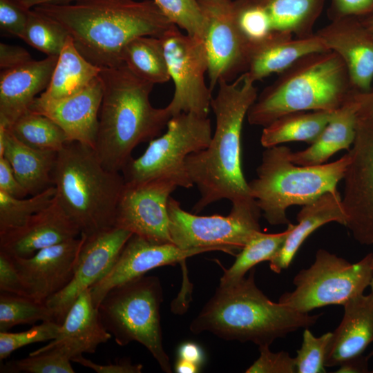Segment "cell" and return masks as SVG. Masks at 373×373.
Segmentation results:
<instances>
[{
	"label": "cell",
	"instance_id": "obj_54",
	"mask_svg": "<svg viewBox=\"0 0 373 373\" xmlns=\"http://www.w3.org/2000/svg\"><path fill=\"white\" fill-rule=\"evenodd\" d=\"M200 367L193 363L178 358L175 364V370L178 373H196L199 372Z\"/></svg>",
	"mask_w": 373,
	"mask_h": 373
},
{
	"label": "cell",
	"instance_id": "obj_27",
	"mask_svg": "<svg viewBox=\"0 0 373 373\" xmlns=\"http://www.w3.org/2000/svg\"><path fill=\"white\" fill-rule=\"evenodd\" d=\"M57 152L32 148L0 125V157L10 164L18 181L34 195L53 186L52 173Z\"/></svg>",
	"mask_w": 373,
	"mask_h": 373
},
{
	"label": "cell",
	"instance_id": "obj_53",
	"mask_svg": "<svg viewBox=\"0 0 373 373\" xmlns=\"http://www.w3.org/2000/svg\"><path fill=\"white\" fill-rule=\"evenodd\" d=\"M20 5L27 9L42 4L65 5L74 3L79 0H16Z\"/></svg>",
	"mask_w": 373,
	"mask_h": 373
},
{
	"label": "cell",
	"instance_id": "obj_28",
	"mask_svg": "<svg viewBox=\"0 0 373 373\" xmlns=\"http://www.w3.org/2000/svg\"><path fill=\"white\" fill-rule=\"evenodd\" d=\"M357 111L358 104L352 95L334 112L322 133L308 148L290 153L291 162L301 166L320 165L336 152L349 149L356 137Z\"/></svg>",
	"mask_w": 373,
	"mask_h": 373
},
{
	"label": "cell",
	"instance_id": "obj_58",
	"mask_svg": "<svg viewBox=\"0 0 373 373\" xmlns=\"http://www.w3.org/2000/svg\"><path fill=\"white\" fill-rule=\"evenodd\" d=\"M371 373H373V370L372 371H370Z\"/></svg>",
	"mask_w": 373,
	"mask_h": 373
},
{
	"label": "cell",
	"instance_id": "obj_50",
	"mask_svg": "<svg viewBox=\"0 0 373 373\" xmlns=\"http://www.w3.org/2000/svg\"><path fill=\"white\" fill-rule=\"evenodd\" d=\"M178 358L200 366L204 361L202 349L193 342H184L178 350Z\"/></svg>",
	"mask_w": 373,
	"mask_h": 373
},
{
	"label": "cell",
	"instance_id": "obj_55",
	"mask_svg": "<svg viewBox=\"0 0 373 373\" xmlns=\"http://www.w3.org/2000/svg\"><path fill=\"white\" fill-rule=\"evenodd\" d=\"M370 34L373 37V13L363 18H359Z\"/></svg>",
	"mask_w": 373,
	"mask_h": 373
},
{
	"label": "cell",
	"instance_id": "obj_34",
	"mask_svg": "<svg viewBox=\"0 0 373 373\" xmlns=\"http://www.w3.org/2000/svg\"><path fill=\"white\" fill-rule=\"evenodd\" d=\"M8 128L18 140L37 149L58 152L68 142L64 131L57 124L30 111Z\"/></svg>",
	"mask_w": 373,
	"mask_h": 373
},
{
	"label": "cell",
	"instance_id": "obj_32",
	"mask_svg": "<svg viewBox=\"0 0 373 373\" xmlns=\"http://www.w3.org/2000/svg\"><path fill=\"white\" fill-rule=\"evenodd\" d=\"M122 62L137 76L153 84L170 80L160 37L140 36L124 47Z\"/></svg>",
	"mask_w": 373,
	"mask_h": 373
},
{
	"label": "cell",
	"instance_id": "obj_21",
	"mask_svg": "<svg viewBox=\"0 0 373 373\" xmlns=\"http://www.w3.org/2000/svg\"><path fill=\"white\" fill-rule=\"evenodd\" d=\"M80 235L77 226L54 197L48 207L23 225L0 233V251L11 257L28 258L41 249Z\"/></svg>",
	"mask_w": 373,
	"mask_h": 373
},
{
	"label": "cell",
	"instance_id": "obj_1",
	"mask_svg": "<svg viewBox=\"0 0 373 373\" xmlns=\"http://www.w3.org/2000/svg\"><path fill=\"white\" fill-rule=\"evenodd\" d=\"M211 102L216 128L209 146L189 155L186 167L200 198L193 210L202 211L227 199L231 203L253 198L242 169L241 135L248 111L258 96L255 82L245 72L234 80H221Z\"/></svg>",
	"mask_w": 373,
	"mask_h": 373
},
{
	"label": "cell",
	"instance_id": "obj_44",
	"mask_svg": "<svg viewBox=\"0 0 373 373\" xmlns=\"http://www.w3.org/2000/svg\"><path fill=\"white\" fill-rule=\"evenodd\" d=\"M16 0H0V28L8 34L21 38L29 11Z\"/></svg>",
	"mask_w": 373,
	"mask_h": 373
},
{
	"label": "cell",
	"instance_id": "obj_35",
	"mask_svg": "<svg viewBox=\"0 0 373 373\" xmlns=\"http://www.w3.org/2000/svg\"><path fill=\"white\" fill-rule=\"evenodd\" d=\"M39 321H55L46 303L27 296L1 292L0 332H8L17 325L33 324Z\"/></svg>",
	"mask_w": 373,
	"mask_h": 373
},
{
	"label": "cell",
	"instance_id": "obj_33",
	"mask_svg": "<svg viewBox=\"0 0 373 373\" xmlns=\"http://www.w3.org/2000/svg\"><path fill=\"white\" fill-rule=\"evenodd\" d=\"M291 224L283 232L265 233L262 231L254 236L240 250L232 265L224 271L220 286L235 283L244 277L257 264L270 261L278 252L291 228Z\"/></svg>",
	"mask_w": 373,
	"mask_h": 373
},
{
	"label": "cell",
	"instance_id": "obj_2",
	"mask_svg": "<svg viewBox=\"0 0 373 373\" xmlns=\"http://www.w3.org/2000/svg\"><path fill=\"white\" fill-rule=\"evenodd\" d=\"M32 9L60 24L80 54L100 68L123 64L122 51L133 39L160 37L173 25L153 0H79Z\"/></svg>",
	"mask_w": 373,
	"mask_h": 373
},
{
	"label": "cell",
	"instance_id": "obj_42",
	"mask_svg": "<svg viewBox=\"0 0 373 373\" xmlns=\"http://www.w3.org/2000/svg\"><path fill=\"white\" fill-rule=\"evenodd\" d=\"M61 325L55 321H48L21 332H0V361L7 358L14 351L23 346L55 339Z\"/></svg>",
	"mask_w": 373,
	"mask_h": 373
},
{
	"label": "cell",
	"instance_id": "obj_56",
	"mask_svg": "<svg viewBox=\"0 0 373 373\" xmlns=\"http://www.w3.org/2000/svg\"><path fill=\"white\" fill-rule=\"evenodd\" d=\"M372 267L373 269V253H372ZM370 287L371 288V291H373V277L372 278V280H371V283H370Z\"/></svg>",
	"mask_w": 373,
	"mask_h": 373
},
{
	"label": "cell",
	"instance_id": "obj_37",
	"mask_svg": "<svg viewBox=\"0 0 373 373\" xmlns=\"http://www.w3.org/2000/svg\"><path fill=\"white\" fill-rule=\"evenodd\" d=\"M68 36L57 22L30 9L21 39L47 56H59Z\"/></svg>",
	"mask_w": 373,
	"mask_h": 373
},
{
	"label": "cell",
	"instance_id": "obj_13",
	"mask_svg": "<svg viewBox=\"0 0 373 373\" xmlns=\"http://www.w3.org/2000/svg\"><path fill=\"white\" fill-rule=\"evenodd\" d=\"M342 203L345 227L361 245H373V116L358 117L349 151Z\"/></svg>",
	"mask_w": 373,
	"mask_h": 373
},
{
	"label": "cell",
	"instance_id": "obj_31",
	"mask_svg": "<svg viewBox=\"0 0 373 373\" xmlns=\"http://www.w3.org/2000/svg\"><path fill=\"white\" fill-rule=\"evenodd\" d=\"M267 14L274 32L303 38L314 35V26L325 0H254Z\"/></svg>",
	"mask_w": 373,
	"mask_h": 373
},
{
	"label": "cell",
	"instance_id": "obj_19",
	"mask_svg": "<svg viewBox=\"0 0 373 373\" xmlns=\"http://www.w3.org/2000/svg\"><path fill=\"white\" fill-rule=\"evenodd\" d=\"M102 96L98 75L86 88L72 96L50 101L37 97L29 111L52 120L64 131L68 142H80L94 149Z\"/></svg>",
	"mask_w": 373,
	"mask_h": 373
},
{
	"label": "cell",
	"instance_id": "obj_17",
	"mask_svg": "<svg viewBox=\"0 0 373 373\" xmlns=\"http://www.w3.org/2000/svg\"><path fill=\"white\" fill-rule=\"evenodd\" d=\"M221 251L217 247L182 249L173 243L159 244L133 234L107 274L89 288L96 307L107 292L119 285L162 266L182 262L202 253Z\"/></svg>",
	"mask_w": 373,
	"mask_h": 373
},
{
	"label": "cell",
	"instance_id": "obj_38",
	"mask_svg": "<svg viewBox=\"0 0 373 373\" xmlns=\"http://www.w3.org/2000/svg\"><path fill=\"white\" fill-rule=\"evenodd\" d=\"M238 28L249 47L266 39L273 30L265 10L254 0H233Z\"/></svg>",
	"mask_w": 373,
	"mask_h": 373
},
{
	"label": "cell",
	"instance_id": "obj_40",
	"mask_svg": "<svg viewBox=\"0 0 373 373\" xmlns=\"http://www.w3.org/2000/svg\"><path fill=\"white\" fill-rule=\"evenodd\" d=\"M153 1L171 23L202 39L204 18L198 0Z\"/></svg>",
	"mask_w": 373,
	"mask_h": 373
},
{
	"label": "cell",
	"instance_id": "obj_57",
	"mask_svg": "<svg viewBox=\"0 0 373 373\" xmlns=\"http://www.w3.org/2000/svg\"><path fill=\"white\" fill-rule=\"evenodd\" d=\"M369 358L372 356H373V350L370 352V353L367 356Z\"/></svg>",
	"mask_w": 373,
	"mask_h": 373
},
{
	"label": "cell",
	"instance_id": "obj_3",
	"mask_svg": "<svg viewBox=\"0 0 373 373\" xmlns=\"http://www.w3.org/2000/svg\"><path fill=\"white\" fill-rule=\"evenodd\" d=\"M99 77L103 96L94 149L104 168L121 173L133 149L158 137L171 115L166 106L151 104L155 84L137 76L124 63L102 68Z\"/></svg>",
	"mask_w": 373,
	"mask_h": 373
},
{
	"label": "cell",
	"instance_id": "obj_25",
	"mask_svg": "<svg viewBox=\"0 0 373 373\" xmlns=\"http://www.w3.org/2000/svg\"><path fill=\"white\" fill-rule=\"evenodd\" d=\"M329 50L316 34L299 38L284 32H273L249 47L247 73L256 82L272 73H280L300 57Z\"/></svg>",
	"mask_w": 373,
	"mask_h": 373
},
{
	"label": "cell",
	"instance_id": "obj_9",
	"mask_svg": "<svg viewBox=\"0 0 373 373\" xmlns=\"http://www.w3.org/2000/svg\"><path fill=\"white\" fill-rule=\"evenodd\" d=\"M211 120L194 113L172 116L166 132L149 142L144 153L128 161L122 171L124 182L137 184L164 178L178 187L193 185L186 167V157L206 149L212 137Z\"/></svg>",
	"mask_w": 373,
	"mask_h": 373
},
{
	"label": "cell",
	"instance_id": "obj_29",
	"mask_svg": "<svg viewBox=\"0 0 373 373\" xmlns=\"http://www.w3.org/2000/svg\"><path fill=\"white\" fill-rule=\"evenodd\" d=\"M101 69L80 54L68 36L58 56L48 86L37 97L50 101L75 95L96 79Z\"/></svg>",
	"mask_w": 373,
	"mask_h": 373
},
{
	"label": "cell",
	"instance_id": "obj_26",
	"mask_svg": "<svg viewBox=\"0 0 373 373\" xmlns=\"http://www.w3.org/2000/svg\"><path fill=\"white\" fill-rule=\"evenodd\" d=\"M298 224H291L290 231L269 267L279 274L288 268L305 240L317 229L335 222L345 225L346 215L339 193H326L302 206L296 217Z\"/></svg>",
	"mask_w": 373,
	"mask_h": 373
},
{
	"label": "cell",
	"instance_id": "obj_7",
	"mask_svg": "<svg viewBox=\"0 0 373 373\" xmlns=\"http://www.w3.org/2000/svg\"><path fill=\"white\" fill-rule=\"evenodd\" d=\"M291 152L285 146L265 148L257 177L248 182L251 196L271 225L290 224L286 213L290 206H303L326 193H338L337 185L350 162L347 153L333 162L301 166L291 162Z\"/></svg>",
	"mask_w": 373,
	"mask_h": 373
},
{
	"label": "cell",
	"instance_id": "obj_43",
	"mask_svg": "<svg viewBox=\"0 0 373 373\" xmlns=\"http://www.w3.org/2000/svg\"><path fill=\"white\" fill-rule=\"evenodd\" d=\"M259 357L246 370L247 373H296L294 358L285 351L273 352L269 345L259 346Z\"/></svg>",
	"mask_w": 373,
	"mask_h": 373
},
{
	"label": "cell",
	"instance_id": "obj_46",
	"mask_svg": "<svg viewBox=\"0 0 373 373\" xmlns=\"http://www.w3.org/2000/svg\"><path fill=\"white\" fill-rule=\"evenodd\" d=\"M330 20L341 17L363 18L373 13V0H330Z\"/></svg>",
	"mask_w": 373,
	"mask_h": 373
},
{
	"label": "cell",
	"instance_id": "obj_22",
	"mask_svg": "<svg viewBox=\"0 0 373 373\" xmlns=\"http://www.w3.org/2000/svg\"><path fill=\"white\" fill-rule=\"evenodd\" d=\"M57 59L47 56L1 71L0 125L8 128L29 111L37 95L48 86Z\"/></svg>",
	"mask_w": 373,
	"mask_h": 373
},
{
	"label": "cell",
	"instance_id": "obj_47",
	"mask_svg": "<svg viewBox=\"0 0 373 373\" xmlns=\"http://www.w3.org/2000/svg\"><path fill=\"white\" fill-rule=\"evenodd\" d=\"M81 365L90 368L97 373H140L143 366L141 364H133L129 360H121L114 363L97 364L83 356L82 354L71 358Z\"/></svg>",
	"mask_w": 373,
	"mask_h": 373
},
{
	"label": "cell",
	"instance_id": "obj_41",
	"mask_svg": "<svg viewBox=\"0 0 373 373\" xmlns=\"http://www.w3.org/2000/svg\"><path fill=\"white\" fill-rule=\"evenodd\" d=\"M332 332L315 336L308 327L303 333L302 344L294 357L296 373H325V359Z\"/></svg>",
	"mask_w": 373,
	"mask_h": 373
},
{
	"label": "cell",
	"instance_id": "obj_5",
	"mask_svg": "<svg viewBox=\"0 0 373 373\" xmlns=\"http://www.w3.org/2000/svg\"><path fill=\"white\" fill-rule=\"evenodd\" d=\"M278 74L249 108L251 125L265 127L296 111H335L356 92L344 62L332 50L306 55Z\"/></svg>",
	"mask_w": 373,
	"mask_h": 373
},
{
	"label": "cell",
	"instance_id": "obj_4",
	"mask_svg": "<svg viewBox=\"0 0 373 373\" xmlns=\"http://www.w3.org/2000/svg\"><path fill=\"white\" fill-rule=\"evenodd\" d=\"M321 314L310 315L274 303L258 289L255 269L248 277L218 287L190 325L194 334L212 333L228 341L269 345L277 338L314 325Z\"/></svg>",
	"mask_w": 373,
	"mask_h": 373
},
{
	"label": "cell",
	"instance_id": "obj_23",
	"mask_svg": "<svg viewBox=\"0 0 373 373\" xmlns=\"http://www.w3.org/2000/svg\"><path fill=\"white\" fill-rule=\"evenodd\" d=\"M111 334L102 325L89 289L83 291L68 312L57 336L30 354L58 348L71 358L84 353H94L108 341Z\"/></svg>",
	"mask_w": 373,
	"mask_h": 373
},
{
	"label": "cell",
	"instance_id": "obj_8",
	"mask_svg": "<svg viewBox=\"0 0 373 373\" xmlns=\"http://www.w3.org/2000/svg\"><path fill=\"white\" fill-rule=\"evenodd\" d=\"M162 300L159 278L143 275L109 290L97 308L102 325L117 344L140 343L162 371L171 373L169 358L162 345L160 312Z\"/></svg>",
	"mask_w": 373,
	"mask_h": 373
},
{
	"label": "cell",
	"instance_id": "obj_14",
	"mask_svg": "<svg viewBox=\"0 0 373 373\" xmlns=\"http://www.w3.org/2000/svg\"><path fill=\"white\" fill-rule=\"evenodd\" d=\"M204 18L202 41L209 88L231 82L247 71L249 47L236 21L233 0H198Z\"/></svg>",
	"mask_w": 373,
	"mask_h": 373
},
{
	"label": "cell",
	"instance_id": "obj_16",
	"mask_svg": "<svg viewBox=\"0 0 373 373\" xmlns=\"http://www.w3.org/2000/svg\"><path fill=\"white\" fill-rule=\"evenodd\" d=\"M132 235L129 231L117 227L84 235V240L72 280L45 302L51 309L55 322L62 325L78 296L107 274Z\"/></svg>",
	"mask_w": 373,
	"mask_h": 373
},
{
	"label": "cell",
	"instance_id": "obj_24",
	"mask_svg": "<svg viewBox=\"0 0 373 373\" xmlns=\"http://www.w3.org/2000/svg\"><path fill=\"white\" fill-rule=\"evenodd\" d=\"M343 306V316L332 332L325 367L338 366L344 361L362 354L373 342V291L357 296Z\"/></svg>",
	"mask_w": 373,
	"mask_h": 373
},
{
	"label": "cell",
	"instance_id": "obj_11",
	"mask_svg": "<svg viewBox=\"0 0 373 373\" xmlns=\"http://www.w3.org/2000/svg\"><path fill=\"white\" fill-rule=\"evenodd\" d=\"M168 210L172 243L182 249L217 247L233 254L262 231V213L254 198L233 202L227 216L191 213L172 197Z\"/></svg>",
	"mask_w": 373,
	"mask_h": 373
},
{
	"label": "cell",
	"instance_id": "obj_20",
	"mask_svg": "<svg viewBox=\"0 0 373 373\" xmlns=\"http://www.w3.org/2000/svg\"><path fill=\"white\" fill-rule=\"evenodd\" d=\"M344 62L354 90H372L373 37L356 17H341L315 32Z\"/></svg>",
	"mask_w": 373,
	"mask_h": 373
},
{
	"label": "cell",
	"instance_id": "obj_6",
	"mask_svg": "<svg viewBox=\"0 0 373 373\" xmlns=\"http://www.w3.org/2000/svg\"><path fill=\"white\" fill-rule=\"evenodd\" d=\"M52 180L55 198L81 234L114 227L124 180L120 173L104 167L93 147L67 142L57 152Z\"/></svg>",
	"mask_w": 373,
	"mask_h": 373
},
{
	"label": "cell",
	"instance_id": "obj_18",
	"mask_svg": "<svg viewBox=\"0 0 373 373\" xmlns=\"http://www.w3.org/2000/svg\"><path fill=\"white\" fill-rule=\"evenodd\" d=\"M84 235L36 252L28 258L11 257L30 298L45 303L72 280Z\"/></svg>",
	"mask_w": 373,
	"mask_h": 373
},
{
	"label": "cell",
	"instance_id": "obj_52",
	"mask_svg": "<svg viewBox=\"0 0 373 373\" xmlns=\"http://www.w3.org/2000/svg\"><path fill=\"white\" fill-rule=\"evenodd\" d=\"M353 99L358 104L357 117H369L373 116V90L367 93L355 92Z\"/></svg>",
	"mask_w": 373,
	"mask_h": 373
},
{
	"label": "cell",
	"instance_id": "obj_48",
	"mask_svg": "<svg viewBox=\"0 0 373 373\" xmlns=\"http://www.w3.org/2000/svg\"><path fill=\"white\" fill-rule=\"evenodd\" d=\"M0 191L17 198H26L27 191L18 181L9 162L0 157Z\"/></svg>",
	"mask_w": 373,
	"mask_h": 373
},
{
	"label": "cell",
	"instance_id": "obj_36",
	"mask_svg": "<svg viewBox=\"0 0 373 373\" xmlns=\"http://www.w3.org/2000/svg\"><path fill=\"white\" fill-rule=\"evenodd\" d=\"M55 195L51 186L30 198H17L0 191V233L21 227L48 207Z\"/></svg>",
	"mask_w": 373,
	"mask_h": 373
},
{
	"label": "cell",
	"instance_id": "obj_49",
	"mask_svg": "<svg viewBox=\"0 0 373 373\" xmlns=\"http://www.w3.org/2000/svg\"><path fill=\"white\" fill-rule=\"evenodd\" d=\"M32 60L23 48L4 43L0 44V68L1 70L15 68Z\"/></svg>",
	"mask_w": 373,
	"mask_h": 373
},
{
	"label": "cell",
	"instance_id": "obj_39",
	"mask_svg": "<svg viewBox=\"0 0 373 373\" xmlns=\"http://www.w3.org/2000/svg\"><path fill=\"white\" fill-rule=\"evenodd\" d=\"M70 358L58 348L30 354L25 358L10 361L3 365L1 372L74 373Z\"/></svg>",
	"mask_w": 373,
	"mask_h": 373
},
{
	"label": "cell",
	"instance_id": "obj_51",
	"mask_svg": "<svg viewBox=\"0 0 373 373\" xmlns=\"http://www.w3.org/2000/svg\"><path fill=\"white\" fill-rule=\"evenodd\" d=\"M367 356L362 354L351 357L339 365L338 370L335 372L337 373H367L370 372L369 370Z\"/></svg>",
	"mask_w": 373,
	"mask_h": 373
},
{
	"label": "cell",
	"instance_id": "obj_12",
	"mask_svg": "<svg viewBox=\"0 0 373 373\" xmlns=\"http://www.w3.org/2000/svg\"><path fill=\"white\" fill-rule=\"evenodd\" d=\"M160 39L174 85L172 99L166 106L171 117L181 113L208 117L213 97L205 82L208 59L202 39L182 32L175 24Z\"/></svg>",
	"mask_w": 373,
	"mask_h": 373
},
{
	"label": "cell",
	"instance_id": "obj_30",
	"mask_svg": "<svg viewBox=\"0 0 373 373\" xmlns=\"http://www.w3.org/2000/svg\"><path fill=\"white\" fill-rule=\"evenodd\" d=\"M335 111H308L285 114L263 128L260 144L265 148L289 142L311 144L322 133Z\"/></svg>",
	"mask_w": 373,
	"mask_h": 373
},
{
	"label": "cell",
	"instance_id": "obj_15",
	"mask_svg": "<svg viewBox=\"0 0 373 373\" xmlns=\"http://www.w3.org/2000/svg\"><path fill=\"white\" fill-rule=\"evenodd\" d=\"M178 187L164 178L125 183L117 202L114 227L126 229L152 242L172 243L168 202Z\"/></svg>",
	"mask_w": 373,
	"mask_h": 373
},
{
	"label": "cell",
	"instance_id": "obj_10",
	"mask_svg": "<svg viewBox=\"0 0 373 373\" xmlns=\"http://www.w3.org/2000/svg\"><path fill=\"white\" fill-rule=\"evenodd\" d=\"M372 257L370 253L352 264L319 249L313 264L294 278L295 289L282 294L278 302L305 313L327 305H343L370 286L373 277Z\"/></svg>",
	"mask_w": 373,
	"mask_h": 373
},
{
	"label": "cell",
	"instance_id": "obj_45",
	"mask_svg": "<svg viewBox=\"0 0 373 373\" xmlns=\"http://www.w3.org/2000/svg\"><path fill=\"white\" fill-rule=\"evenodd\" d=\"M0 291L29 297L26 286L11 257L1 251Z\"/></svg>",
	"mask_w": 373,
	"mask_h": 373
}]
</instances>
